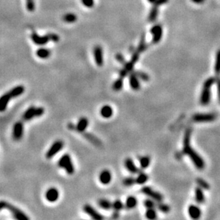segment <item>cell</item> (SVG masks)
Wrapping results in <instances>:
<instances>
[{"instance_id":"1","label":"cell","mask_w":220,"mask_h":220,"mask_svg":"<svg viewBox=\"0 0 220 220\" xmlns=\"http://www.w3.org/2000/svg\"><path fill=\"white\" fill-rule=\"evenodd\" d=\"M191 129H188L185 132L183 142V153L188 155L195 165L200 170L204 167V162L203 159L193 150L190 145V137H191Z\"/></svg>"},{"instance_id":"2","label":"cell","mask_w":220,"mask_h":220,"mask_svg":"<svg viewBox=\"0 0 220 220\" xmlns=\"http://www.w3.org/2000/svg\"><path fill=\"white\" fill-rule=\"evenodd\" d=\"M25 91V88L24 86L19 85L9 90L7 93L2 95L0 98V111L4 112L6 109L9 101L12 98L20 96Z\"/></svg>"},{"instance_id":"3","label":"cell","mask_w":220,"mask_h":220,"mask_svg":"<svg viewBox=\"0 0 220 220\" xmlns=\"http://www.w3.org/2000/svg\"><path fill=\"white\" fill-rule=\"evenodd\" d=\"M215 81H216V79H215L214 77L209 78L204 81V85H203L202 91L201 93V97H200V103L202 105H207L209 103L210 98H211L210 88L215 83Z\"/></svg>"},{"instance_id":"4","label":"cell","mask_w":220,"mask_h":220,"mask_svg":"<svg viewBox=\"0 0 220 220\" xmlns=\"http://www.w3.org/2000/svg\"><path fill=\"white\" fill-rule=\"evenodd\" d=\"M0 209H8L11 213L13 217L16 219H19V220L29 219V216H27L25 213L23 212L22 211H21L19 208L16 207L15 206L9 204V203L6 202L1 201V202H0Z\"/></svg>"},{"instance_id":"5","label":"cell","mask_w":220,"mask_h":220,"mask_svg":"<svg viewBox=\"0 0 220 220\" xmlns=\"http://www.w3.org/2000/svg\"><path fill=\"white\" fill-rule=\"evenodd\" d=\"M58 165L61 168L63 169L68 175H73L74 173V165L72 162L71 156L68 154H64L61 156V157L59 159Z\"/></svg>"},{"instance_id":"6","label":"cell","mask_w":220,"mask_h":220,"mask_svg":"<svg viewBox=\"0 0 220 220\" xmlns=\"http://www.w3.org/2000/svg\"><path fill=\"white\" fill-rule=\"evenodd\" d=\"M44 113V108L42 107H34L31 106L24 112L22 116V119L25 121H31L33 118L41 117Z\"/></svg>"},{"instance_id":"7","label":"cell","mask_w":220,"mask_h":220,"mask_svg":"<svg viewBox=\"0 0 220 220\" xmlns=\"http://www.w3.org/2000/svg\"><path fill=\"white\" fill-rule=\"evenodd\" d=\"M88 124H89V121H88V118L85 117H82L78 120V123L76 125H74L71 123L68 124V128L71 130H74L76 132L79 133H83V132L86 131L87 128H88Z\"/></svg>"},{"instance_id":"8","label":"cell","mask_w":220,"mask_h":220,"mask_svg":"<svg viewBox=\"0 0 220 220\" xmlns=\"http://www.w3.org/2000/svg\"><path fill=\"white\" fill-rule=\"evenodd\" d=\"M63 145H64V142H63L61 140H56L55 142L51 145V147H49V149L47 150V153H46V157L47 159H51L56 155L57 153H59L61 150L63 149Z\"/></svg>"},{"instance_id":"9","label":"cell","mask_w":220,"mask_h":220,"mask_svg":"<svg viewBox=\"0 0 220 220\" xmlns=\"http://www.w3.org/2000/svg\"><path fill=\"white\" fill-rule=\"evenodd\" d=\"M24 135V123L22 121H17L14 123L12 129V138L15 141L22 138Z\"/></svg>"},{"instance_id":"10","label":"cell","mask_w":220,"mask_h":220,"mask_svg":"<svg viewBox=\"0 0 220 220\" xmlns=\"http://www.w3.org/2000/svg\"><path fill=\"white\" fill-rule=\"evenodd\" d=\"M141 191L146 196L149 197H150L151 199H152V200H155L157 202H161L163 200V197H162L161 194L153 190L150 187H143L142 188V190H141Z\"/></svg>"},{"instance_id":"11","label":"cell","mask_w":220,"mask_h":220,"mask_svg":"<svg viewBox=\"0 0 220 220\" xmlns=\"http://www.w3.org/2000/svg\"><path fill=\"white\" fill-rule=\"evenodd\" d=\"M192 119L195 122H210L216 119V116L214 113H199L194 115Z\"/></svg>"},{"instance_id":"12","label":"cell","mask_w":220,"mask_h":220,"mask_svg":"<svg viewBox=\"0 0 220 220\" xmlns=\"http://www.w3.org/2000/svg\"><path fill=\"white\" fill-rule=\"evenodd\" d=\"M83 211L85 213H86L89 216H91L92 219L95 220H101L104 219V217L98 212V211H96L91 205L90 204H85L83 206Z\"/></svg>"},{"instance_id":"13","label":"cell","mask_w":220,"mask_h":220,"mask_svg":"<svg viewBox=\"0 0 220 220\" xmlns=\"http://www.w3.org/2000/svg\"><path fill=\"white\" fill-rule=\"evenodd\" d=\"M152 35V42L154 44H157L160 42L162 37V28L160 24H155L152 27L150 30Z\"/></svg>"},{"instance_id":"14","label":"cell","mask_w":220,"mask_h":220,"mask_svg":"<svg viewBox=\"0 0 220 220\" xmlns=\"http://www.w3.org/2000/svg\"><path fill=\"white\" fill-rule=\"evenodd\" d=\"M93 56L95 62L98 66H102L103 65V51L101 46L97 45L93 49Z\"/></svg>"},{"instance_id":"15","label":"cell","mask_w":220,"mask_h":220,"mask_svg":"<svg viewBox=\"0 0 220 220\" xmlns=\"http://www.w3.org/2000/svg\"><path fill=\"white\" fill-rule=\"evenodd\" d=\"M31 39H32V42L34 44L39 46L45 45V44H47L50 41L49 37L47 34L44 36H39V34H37L35 32L32 33V35H31Z\"/></svg>"},{"instance_id":"16","label":"cell","mask_w":220,"mask_h":220,"mask_svg":"<svg viewBox=\"0 0 220 220\" xmlns=\"http://www.w3.org/2000/svg\"><path fill=\"white\" fill-rule=\"evenodd\" d=\"M59 197V190L55 188H49L45 194V198L49 202H54L57 201Z\"/></svg>"},{"instance_id":"17","label":"cell","mask_w":220,"mask_h":220,"mask_svg":"<svg viewBox=\"0 0 220 220\" xmlns=\"http://www.w3.org/2000/svg\"><path fill=\"white\" fill-rule=\"evenodd\" d=\"M81 135L85 139H86L88 142H90L91 143L94 145L96 147H101L103 145L102 142L98 138H97L96 136H95L94 135L91 133H87L85 131L83 133H81Z\"/></svg>"},{"instance_id":"18","label":"cell","mask_w":220,"mask_h":220,"mask_svg":"<svg viewBox=\"0 0 220 220\" xmlns=\"http://www.w3.org/2000/svg\"><path fill=\"white\" fill-rule=\"evenodd\" d=\"M129 83L130 86L134 91H139L140 88L139 78L135 75L134 72H130L129 73Z\"/></svg>"},{"instance_id":"19","label":"cell","mask_w":220,"mask_h":220,"mask_svg":"<svg viewBox=\"0 0 220 220\" xmlns=\"http://www.w3.org/2000/svg\"><path fill=\"white\" fill-rule=\"evenodd\" d=\"M124 165L126 168L127 169L128 171L130 172L131 174H137L140 172L138 167L136 166L133 160L131 158H129V157L125 160Z\"/></svg>"},{"instance_id":"20","label":"cell","mask_w":220,"mask_h":220,"mask_svg":"<svg viewBox=\"0 0 220 220\" xmlns=\"http://www.w3.org/2000/svg\"><path fill=\"white\" fill-rule=\"evenodd\" d=\"M111 180H112V175L109 170H104L100 173L99 181L103 185H108L111 183Z\"/></svg>"},{"instance_id":"21","label":"cell","mask_w":220,"mask_h":220,"mask_svg":"<svg viewBox=\"0 0 220 220\" xmlns=\"http://www.w3.org/2000/svg\"><path fill=\"white\" fill-rule=\"evenodd\" d=\"M188 213L190 217L194 219H197L201 216V210L196 205H190L188 208Z\"/></svg>"},{"instance_id":"22","label":"cell","mask_w":220,"mask_h":220,"mask_svg":"<svg viewBox=\"0 0 220 220\" xmlns=\"http://www.w3.org/2000/svg\"><path fill=\"white\" fill-rule=\"evenodd\" d=\"M100 114L102 116L103 118H110L112 117L113 114V110L111 108V106H108V105H105L103 106L102 108H101V111H100Z\"/></svg>"},{"instance_id":"23","label":"cell","mask_w":220,"mask_h":220,"mask_svg":"<svg viewBox=\"0 0 220 220\" xmlns=\"http://www.w3.org/2000/svg\"><path fill=\"white\" fill-rule=\"evenodd\" d=\"M98 206L103 209L110 210L113 209V203L106 199H101L98 200Z\"/></svg>"},{"instance_id":"24","label":"cell","mask_w":220,"mask_h":220,"mask_svg":"<svg viewBox=\"0 0 220 220\" xmlns=\"http://www.w3.org/2000/svg\"><path fill=\"white\" fill-rule=\"evenodd\" d=\"M36 54L39 58L42 59H48L51 55V51L50 50L48 49H45V48H40L36 52Z\"/></svg>"},{"instance_id":"25","label":"cell","mask_w":220,"mask_h":220,"mask_svg":"<svg viewBox=\"0 0 220 220\" xmlns=\"http://www.w3.org/2000/svg\"><path fill=\"white\" fill-rule=\"evenodd\" d=\"M138 204V200L134 196H129L127 198L126 201V207L127 209H133V208L135 207Z\"/></svg>"},{"instance_id":"26","label":"cell","mask_w":220,"mask_h":220,"mask_svg":"<svg viewBox=\"0 0 220 220\" xmlns=\"http://www.w3.org/2000/svg\"><path fill=\"white\" fill-rule=\"evenodd\" d=\"M77 16L73 13H67L64 14L62 17L63 21L66 23H68V24H71V23H74L77 21Z\"/></svg>"},{"instance_id":"27","label":"cell","mask_w":220,"mask_h":220,"mask_svg":"<svg viewBox=\"0 0 220 220\" xmlns=\"http://www.w3.org/2000/svg\"><path fill=\"white\" fill-rule=\"evenodd\" d=\"M195 199H196V201L200 204H202L204 202V194L200 187L195 189Z\"/></svg>"},{"instance_id":"28","label":"cell","mask_w":220,"mask_h":220,"mask_svg":"<svg viewBox=\"0 0 220 220\" xmlns=\"http://www.w3.org/2000/svg\"><path fill=\"white\" fill-rule=\"evenodd\" d=\"M135 180L136 183L138 184V185H143L148 180V176L146 175L145 172H139L138 175L135 178Z\"/></svg>"},{"instance_id":"29","label":"cell","mask_w":220,"mask_h":220,"mask_svg":"<svg viewBox=\"0 0 220 220\" xmlns=\"http://www.w3.org/2000/svg\"><path fill=\"white\" fill-rule=\"evenodd\" d=\"M140 165L142 169H146L150 164V158L148 156H142L139 158Z\"/></svg>"},{"instance_id":"30","label":"cell","mask_w":220,"mask_h":220,"mask_svg":"<svg viewBox=\"0 0 220 220\" xmlns=\"http://www.w3.org/2000/svg\"><path fill=\"white\" fill-rule=\"evenodd\" d=\"M123 87V78L119 77L113 83V89L115 91H120L122 90Z\"/></svg>"},{"instance_id":"31","label":"cell","mask_w":220,"mask_h":220,"mask_svg":"<svg viewBox=\"0 0 220 220\" xmlns=\"http://www.w3.org/2000/svg\"><path fill=\"white\" fill-rule=\"evenodd\" d=\"M158 15V9H157V6L154 5L153 7L151 9L150 11V14L148 16V21L150 22H152L155 20L156 18L157 17Z\"/></svg>"},{"instance_id":"32","label":"cell","mask_w":220,"mask_h":220,"mask_svg":"<svg viewBox=\"0 0 220 220\" xmlns=\"http://www.w3.org/2000/svg\"><path fill=\"white\" fill-rule=\"evenodd\" d=\"M135 73V75H137L138 77L139 78V79H141L143 81H148L149 80H150V76H149L148 74H147V73H145V72L143 71H133Z\"/></svg>"},{"instance_id":"33","label":"cell","mask_w":220,"mask_h":220,"mask_svg":"<svg viewBox=\"0 0 220 220\" xmlns=\"http://www.w3.org/2000/svg\"><path fill=\"white\" fill-rule=\"evenodd\" d=\"M146 48H147V46H146L145 44V34H142V37H141L140 42L138 47L136 50L139 52V53H141V52L145 51L146 50Z\"/></svg>"},{"instance_id":"34","label":"cell","mask_w":220,"mask_h":220,"mask_svg":"<svg viewBox=\"0 0 220 220\" xmlns=\"http://www.w3.org/2000/svg\"><path fill=\"white\" fill-rule=\"evenodd\" d=\"M214 71L216 75L220 74V49L216 53V61H215L214 65Z\"/></svg>"},{"instance_id":"35","label":"cell","mask_w":220,"mask_h":220,"mask_svg":"<svg viewBox=\"0 0 220 220\" xmlns=\"http://www.w3.org/2000/svg\"><path fill=\"white\" fill-rule=\"evenodd\" d=\"M124 208V204L120 200H116L113 202V209L114 211L120 212Z\"/></svg>"},{"instance_id":"36","label":"cell","mask_w":220,"mask_h":220,"mask_svg":"<svg viewBox=\"0 0 220 220\" xmlns=\"http://www.w3.org/2000/svg\"><path fill=\"white\" fill-rule=\"evenodd\" d=\"M136 183L135 178L133 177H128L126 178H125L123 181V184L124 186L126 187H131Z\"/></svg>"},{"instance_id":"37","label":"cell","mask_w":220,"mask_h":220,"mask_svg":"<svg viewBox=\"0 0 220 220\" xmlns=\"http://www.w3.org/2000/svg\"><path fill=\"white\" fill-rule=\"evenodd\" d=\"M145 216L149 219H155L157 218V213L154 209H147L145 212Z\"/></svg>"},{"instance_id":"38","label":"cell","mask_w":220,"mask_h":220,"mask_svg":"<svg viewBox=\"0 0 220 220\" xmlns=\"http://www.w3.org/2000/svg\"><path fill=\"white\" fill-rule=\"evenodd\" d=\"M196 182L197 183L198 186L200 187L201 188L204 189V190H209V185L205 180H203V179L197 178Z\"/></svg>"},{"instance_id":"39","label":"cell","mask_w":220,"mask_h":220,"mask_svg":"<svg viewBox=\"0 0 220 220\" xmlns=\"http://www.w3.org/2000/svg\"><path fill=\"white\" fill-rule=\"evenodd\" d=\"M153 200L147 199L144 201V205L147 209H155V207H157V204L153 201Z\"/></svg>"},{"instance_id":"40","label":"cell","mask_w":220,"mask_h":220,"mask_svg":"<svg viewBox=\"0 0 220 220\" xmlns=\"http://www.w3.org/2000/svg\"><path fill=\"white\" fill-rule=\"evenodd\" d=\"M26 6L27 9L30 12L34 11L35 9V3L34 0H26Z\"/></svg>"},{"instance_id":"41","label":"cell","mask_w":220,"mask_h":220,"mask_svg":"<svg viewBox=\"0 0 220 220\" xmlns=\"http://www.w3.org/2000/svg\"><path fill=\"white\" fill-rule=\"evenodd\" d=\"M156 207L160 210V211H161L162 212L164 213H167L170 211V207L165 204H162V203H158V204H157V207Z\"/></svg>"},{"instance_id":"42","label":"cell","mask_w":220,"mask_h":220,"mask_svg":"<svg viewBox=\"0 0 220 220\" xmlns=\"http://www.w3.org/2000/svg\"><path fill=\"white\" fill-rule=\"evenodd\" d=\"M134 65H135V63H133V62L131 61H130L126 62V63H124V64H123V68H126V69L129 72V73H130V72L133 71Z\"/></svg>"},{"instance_id":"43","label":"cell","mask_w":220,"mask_h":220,"mask_svg":"<svg viewBox=\"0 0 220 220\" xmlns=\"http://www.w3.org/2000/svg\"><path fill=\"white\" fill-rule=\"evenodd\" d=\"M81 2L83 6L87 8H92L94 6V0H81Z\"/></svg>"},{"instance_id":"44","label":"cell","mask_w":220,"mask_h":220,"mask_svg":"<svg viewBox=\"0 0 220 220\" xmlns=\"http://www.w3.org/2000/svg\"><path fill=\"white\" fill-rule=\"evenodd\" d=\"M140 53L137 50L134 52V53L132 54V56H131L130 61L133 62V63H136L138 61V59L140 57Z\"/></svg>"},{"instance_id":"45","label":"cell","mask_w":220,"mask_h":220,"mask_svg":"<svg viewBox=\"0 0 220 220\" xmlns=\"http://www.w3.org/2000/svg\"><path fill=\"white\" fill-rule=\"evenodd\" d=\"M47 35L49 37V39L51 41H52V42H57L59 41V37L57 34H54V33H49V34H47Z\"/></svg>"},{"instance_id":"46","label":"cell","mask_w":220,"mask_h":220,"mask_svg":"<svg viewBox=\"0 0 220 220\" xmlns=\"http://www.w3.org/2000/svg\"><path fill=\"white\" fill-rule=\"evenodd\" d=\"M116 59L117 60V61L118 62V63H122V64H124V63L126 62V59H125L123 56L121 54H119V53L116 55Z\"/></svg>"},{"instance_id":"47","label":"cell","mask_w":220,"mask_h":220,"mask_svg":"<svg viewBox=\"0 0 220 220\" xmlns=\"http://www.w3.org/2000/svg\"><path fill=\"white\" fill-rule=\"evenodd\" d=\"M118 73H119L120 77L124 78H126V77L127 76V75H128L130 73L126 69V68H121V69H120L119 71H118Z\"/></svg>"},{"instance_id":"48","label":"cell","mask_w":220,"mask_h":220,"mask_svg":"<svg viewBox=\"0 0 220 220\" xmlns=\"http://www.w3.org/2000/svg\"><path fill=\"white\" fill-rule=\"evenodd\" d=\"M168 1H169V0H156L155 2L154 3V5H155L157 6H161V5H162V4H166V3Z\"/></svg>"},{"instance_id":"49","label":"cell","mask_w":220,"mask_h":220,"mask_svg":"<svg viewBox=\"0 0 220 220\" xmlns=\"http://www.w3.org/2000/svg\"><path fill=\"white\" fill-rule=\"evenodd\" d=\"M216 83H217V91H218V98H219V101L220 102V79H217L216 81Z\"/></svg>"},{"instance_id":"50","label":"cell","mask_w":220,"mask_h":220,"mask_svg":"<svg viewBox=\"0 0 220 220\" xmlns=\"http://www.w3.org/2000/svg\"><path fill=\"white\" fill-rule=\"evenodd\" d=\"M119 212L118 211H114L113 213L112 214V218H114V219H117V218L119 217Z\"/></svg>"},{"instance_id":"51","label":"cell","mask_w":220,"mask_h":220,"mask_svg":"<svg viewBox=\"0 0 220 220\" xmlns=\"http://www.w3.org/2000/svg\"><path fill=\"white\" fill-rule=\"evenodd\" d=\"M192 1L196 3V4H202L204 0H192Z\"/></svg>"},{"instance_id":"52","label":"cell","mask_w":220,"mask_h":220,"mask_svg":"<svg viewBox=\"0 0 220 220\" xmlns=\"http://www.w3.org/2000/svg\"><path fill=\"white\" fill-rule=\"evenodd\" d=\"M147 1H148L150 3H152V4H154V3L155 2L156 0H147Z\"/></svg>"}]
</instances>
